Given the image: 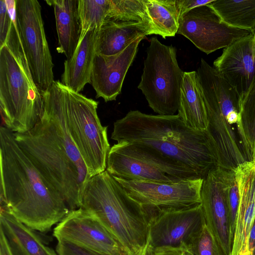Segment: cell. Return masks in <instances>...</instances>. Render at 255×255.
<instances>
[{
	"mask_svg": "<svg viewBox=\"0 0 255 255\" xmlns=\"http://www.w3.org/2000/svg\"><path fill=\"white\" fill-rule=\"evenodd\" d=\"M16 19L33 81L41 93L54 81V64L45 33L41 7L37 0H16Z\"/></svg>",
	"mask_w": 255,
	"mask_h": 255,
	"instance_id": "cell-10",
	"label": "cell"
},
{
	"mask_svg": "<svg viewBox=\"0 0 255 255\" xmlns=\"http://www.w3.org/2000/svg\"><path fill=\"white\" fill-rule=\"evenodd\" d=\"M152 255H182L183 251L178 249H162L151 251L148 249Z\"/></svg>",
	"mask_w": 255,
	"mask_h": 255,
	"instance_id": "cell-33",
	"label": "cell"
},
{
	"mask_svg": "<svg viewBox=\"0 0 255 255\" xmlns=\"http://www.w3.org/2000/svg\"><path fill=\"white\" fill-rule=\"evenodd\" d=\"M143 38H138L115 55L96 53L90 84L96 93V98L101 97L106 102L116 100L121 93L124 79Z\"/></svg>",
	"mask_w": 255,
	"mask_h": 255,
	"instance_id": "cell-17",
	"label": "cell"
},
{
	"mask_svg": "<svg viewBox=\"0 0 255 255\" xmlns=\"http://www.w3.org/2000/svg\"><path fill=\"white\" fill-rule=\"evenodd\" d=\"M0 255H12L4 235L1 230H0Z\"/></svg>",
	"mask_w": 255,
	"mask_h": 255,
	"instance_id": "cell-32",
	"label": "cell"
},
{
	"mask_svg": "<svg viewBox=\"0 0 255 255\" xmlns=\"http://www.w3.org/2000/svg\"><path fill=\"white\" fill-rule=\"evenodd\" d=\"M80 207L93 215L128 255H137L146 247L149 212L130 198L106 170L88 181Z\"/></svg>",
	"mask_w": 255,
	"mask_h": 255,
	"instance_id": "cell-4",
	"label": "cell"
},
{
	"mask_svg": "<svg viewBox=\"0 0 255 255\" xmlns=\"http://www.w3.org/2000/svg\"><path fill=\"white\" fill-rule=\"evenodd\" d=\"M63 240L103 255H128L116 238L91 214L79 208L70 210L53 230Z\"/></svg>",
	"mask_w": 255,
	"mask_h": 255,
	"instance_id": "cell-14",
	"label": "cell"
},
{
	"mask_svg": "<svg viewBox=\"0 0 255 255\" xmlns=\"http://www.w3.org/2000/svg\"><path fill=\"white\" fill-rule=\"evenodd\" d=\"M253 255H255V249L253 252Z\"/></svg>",
	"mask_w": 255,
	"mask_h": 255,
	"instance_id": "cell-38",
	"label": "cell"
},
{
	"mask_svg": "<svg viewBox=\"0 0 255 255\" xmlns=\"http://www.w3.org/2000/svg\"><path fill=\"white\" fill-rule=\"evenodd\" d=\"M178 115L188 127L206 130L208 121L196 71L184 72Z\"/></svg>",
	"mask_w": 255,
	"mask_h": 255,
	"instance_id": "cell-22",
	"label": "cell"
},
{
	"mask_svg": "<svg viewBox=\"0 0 255 255\" xmlns=\"http://www.w3.org/2000/svg\"><path fill=\"white\" fill-rule=\"evenodd\" d=\"M111 7V0H78V13L81 26L80 41L88 30L99 29Z\"/></svg>",
	"mask_w": 255,
	"mask_h": 255,
	"instance_id": "cell-25",
	"label": "cell"
},
{
	"mask_svg": "<svg viewBox=\"0 0 255 255\" xmlns=\"http://www.w3.org/2000/svg\"><path fill=\"white\" fill-rule=\"evenodd\" d=\"M49 89L54 95L64 116L69 132L91 177L106 169L110 149L107 126L97 114L99 102L70 90L59 81Z\"/></svg>",
	"mask_w": 255,
	"mask_h": 255,
	"instance_id": "cell-6",
	"label": "cell"
},
{
	"mask_svg": "<svg viewBox=\"0 0 255 255\" xmlns=\"http://www.w3.org/2000/svg\"><path fill=\"white\" fill-rule=\"evenodd\" d=\"M244 255H253L252 253H250L249 252H247L246 254H245Z\"/></svg>",
	"mask_w": 255,
	"mask_h": 255,
	"instance_id": "cell-37",
	"label": "cell"
},
{
	"mask_svg": "<svg viewBox=\"0 0 255 255\" xmlns=\"http://www.w3.org/2000/svg\"><path fill=\"white\" fill-rule=\"evenodd\" d=\"M12 24V17L5 0H0V47L5 43Z\"/></svg>",
	"mask_w": 255,
	"mask_h": 255,
	"instance_id": "cell-30",
	"label": "cell"
},
{
	"mask_svg": "<svg viewBox=\"0 0 255 255\" xmlns=\"http://www.w3.org/2000/svg\"><path fill=\"white\" fill-rule=\"evenodd\" d=\"M213 0H179L180 18L190 10L201 5H206Z\"/></svg>",
	"mask_w": 255,
	"mask_h": 255,
	"instance_id": "cell-31",
	"label": "cell"
},
{
	"mask_svg": "<svg viewBox=\"0 0 255 255\" xmlns=\"http://www.w3.org/2000/svg\"><path fill=\"white\" fill-rule=\"evenodd\" d=\"M177 33L186 37L207 54L252 34L225 23L208 4L196 7L183 15L179 20Z\"/></svg>",
	"mask_w": 255,
	"mask_h": 255,
	"instance_id": "cell-13",
	"label": "cell"
},
{
	"mask_svg": "<svg viewBox=\"0 0 255 255\" xmlns=\"http://www.w3.org/2000/svg\"><path fill=\"white\" fill-rule=\"evenodd\" d=\"M176 48L150 39L137 86L149 106L161 115H173L178 111L184 72L179 67Z\"/></svg>",
	"mask_w": 255,
	"mask_h": 255,
	"instance_id": "cell-7",
	"label": "cell"
},
{
	"mask_svg": "<svg viewBox=\"0 0 255 255\" xmlns=\"http://www.w3.org/2000/svg\"><path fill=\"white\" fill-rule=\"evenodd\" d=\"M227 193L230 208L232 232L234 235L240 199L238 187L234 170H228L227 171Z\"/></svg>",
	"mask_w": 255,
	"mask_h": 255,
	"instance_id": "cell-28",
	"label": "cell"
},
{
	"mask_svg": "<svg viewBox=\"0 0 255 255\" xmlns=\"http://www.w3.org/2000/svg\"><path fill=\"white\" fill-rule=\"evenodd\" d=\"M114 178L130 198L149 213L184 208L201 203L203 179L165 183Z\"/></svg>",
	"mask_w": 255,
	"mask_h": 255,
	"instance_id": "cell-12",
	"label": "cell"
},
{
	"mask_svg": "<svg viewBox=\"0 0 255 255\" xmlns=\"http://www.w3.org/2000/svg\"><path fill=\"white\" fill-rule=\"evenodd\" d=\"M106 170L114 177L128 181L170 183L203 179L183 165L127 142L110 148Z\"/></svg>",
	"mask_w": 255,
	"mask_h": 255,
	"instance_id": "cell-8",
	"label": "cell"
},
{
	"mask_svg": "<svg viewBox=\"0 0 255 255\" xmlns=\"http://www.w3.org/2000/svg\"><path fill=\"white\" fill-rule=\"evenodd\" d=\"M186 250L193 255H226L206 225Z\"/></svg>",
	"mask_w": 255,
	"mask_h": 255,
	"instance_id": "cell-27",
	"label": "cell"
},
{
	"mask_svg": "<svg viewBox=\"0 0 255 255\" xmlns=\"http://www.w3.org/2000/svg\"><path fill=\"white\" fill-rule=\"evenodd\" d=\"M57 241L56 252L58 255H103L68 241Z\"/></svg>",
	"mask_w": 255,
	"mask_h": 255,
	"instance_id": "cell-29",
	"label": "cell"
},
{
	"mask_svg": "<svg viewBox=\"0 0 255 255\" xmlns=\"http://www.w3.org/2000/svg\"><path fill=\"white\" fill-rule=\"evenodd\" d=\"M148 251H149V255H152L150 254V252H149V250H148Z\"/></svg>",
	"mask_w": 255,
	"mask_h": 255,
	"instance_id": "cell-39",
	"label": "cell"
},
{
	"mask_svg": "<svg viewBox=\"0 0 255 255\" xmlns=\"http://www.w3.org/2000/svg\"><path fill=\"white\" fill-rule=\"evenodd\" d=\"M0 207L33 230L48 231L70 212L5 126L0 129Z\"/></svg>",
	"mask_w": 255,
	"mask_h": 255,
	"instance_id": "cell-2",
	"label": "cell"
},
{
	"mask_svg": "<svg viewBox=\"0 0 255 255\" xmlns=\"http://www.w3.org/2000/svg\"><path fill=\"white\" fill-rule=\"evenodd\" d=\"M44 113L29 131L14 133L15 140L37 170L61 196L70 210L80 208L91 178L67 128L52 92L42 94Z\"/></svg>",
	"mask_w": 255,
	"mask_h": 255,
	"instance_id": "cell-1",
	"label": "cell"
},
{
	"mask_svg": "<svg viewBox=\"0 0 255 255\" xmlns=\"http://www.w3.org/2000/svg\"><path fill=\"white\" fill-rule=\"evenodd\" d=\"M234 170L240 199L231 255H244L255 217V162L246 161Z\"/></svg>",
	"mask_w": 255,
	"mask_h": 255,
	"instance_id": "cell-18",
	"label": "cell"
},
{
	"mask_svg": "<svg viewBox=\"0 0 255 255\" xmlns=\"http://www.w3.org/2000/svg\"><path fill=\"white\" fill-rule=\"evenodd\" d=\"M155 34L144 0H111V7L98 30L96 53L118 54L140 37Z\"/></svg>",
	"mask_w": 255,
	"mask_h": 255,
	"instance_id": "cell-9",
	"label": "cell"
},
{
	"mask_svg": "<svg viewBox=\"0 0 255 255\" xmlns=\"http://www.w3.org/2000/svg\"><path fill=\"white\" fill-rule=\"evenodd\" d=\"M156 34L163 38L173 37L179 28V0H144Z\"/></svg>",
	"mask_w": 255,
	"mask_h": 255,
	"instance_id": "cell-24",
	"label": "cell"
},
{
	"mask_svg": "<svg viewBox=\"0 0 255 255\" xmlns=\"http://www.w3.org/2000/svg\"><path fill=\"white\" fill-rule=\"evenodd\" d=\"M255 249V217L254 218L251 229L250 232L248 244V252L252 253Z\"/></svg>",
	"mask_w": 255,
	"mask_h": 255,
	"instance_id": "cell-34",
	"label": "cell"
},
{
	"mask_svg": "<svg viewBox=\"0 0 255 255\" xmlns=\"http://www.w3.org/2000/svg\"><path fill=\"white\" fill-rule=\"evenodd\" d=\"M111 138L127 142L183 165L204 179L220 167L208 131L187 126L179 115H153L130 111L114 123Z\"/></svg>",
	"mask_w": 255,
	"mask_h": 255,
	"instance_id": "cell-3",
	"label": "cell"
},
{
	"mask_svg": "<svg viewBox=\"0 0 255 255\" xmlns=\"http://www.w3.org/2000/svg\"><path fill=\"white\" fill-rule=\"evenodd\" d=\"M182 255H193L191 252L188 250L183 251Z\"/></svg>",
	"mask_w": 255,
	"mask_h": 255,
	"instance_id": "cell-36",
	"label": "cell"
},
{
	"mask_svg": "<svg viewBox=\"0 0 255 255\" xmlns=\"http://www.w3.org/2000/svg\"><path fill=\"white\" fill-rule=\"evenodd\" d=\"M227 169L220 167L203 179L201 204L206 225L226 255H231L234 235L227 193Z\"/></svg>",
	"mask_w": 255,
	"mask_h": 255,
	"instance_id": "cell-15",
	"label": "cell"
},
{
	"mask_svg": "<svg viewBox=\"0 0 255 255\" xmlns=\"http://www.w3.org/2000/svg\"><path fill=\"white\" fill-rule=\"evenodd\" d=\"M97 29L88 30L79 44L71 57L65 61L61 82L71 90L82 91L91 83V75L96 53Z\"/></svg>",
	"mask_w": 255,
	"mask_h": 255,
	"instance_id": "cell-19",
	"label": "cell"
},
{
	"mask_svg": "<svg viewBox=\"0 0 255 255\" xmlns=\"http://www.w3.org/2000/svg\"><path fill=\"white\" fill-rule=\"evenodd\" d=\"M206 222L201 203L184 208L155 211L150 215L149 250L187 249Z\"/></svg>",
	"mask_w": 255,
	"mask_h": 255,
	"instance_id": "cell-11",
	"label": "cell"
},
{
	"mask_svg": "<svg viewBox=\"0 0 255 255\" xmlns=\"http://www.w3.org/2000/svg\"><path fill=\"white\" fill-rule=\"evenodd\" d=\"M0 47V106L5 127L14 133L31 129L44 113L42 95L32 78L19 33L15 11Z\"/></svg>",
	"mask_w": 255,
	"mask_h": 255,
	"instance_id": "cell-5",
	"label": "cell"
},
{
	"mask_svg": "<svg viewBox=\"0 0 255 255\" xmlns=\"http://www.w3.org/2000/svg\"><path fill=\"white\" fill-rule=\"evenodd\" d=\"M241 124L251 161L255 162V77L241 100Z\"/></svg>",
	"mask_w": 255,
	"mask_h": 255,
	"instance_id": "cell-26",
	"label": "cell"
},
{
	"mask_svg": "<svg viewBox=\"0 0 255 255\" xmlns=\"http://www.w3.org/2000/svg\"><path fill=\"white\" fill-rule=\"evenodd\" d=\"M54 8L58 38V53L70 59L80 41L81 26L78 13V0H47Z\"/></svg>",
	"mask_w": 255,
	"mask_h": 255,
	"instance_id": "cell-21",
	"label": "cell"
},
{
	"mask_svg": "<svg viewBox=\"0 0 255 255\" xmlns=\"http://www.w3.org/2000/svg\"><path fill=\"white\" fill-rule=\"evenodd\" d=\"M0 230L3 233L12 255H57L45 246L31 228L0 207Z\"/></svg>",
	"mask_w": 255,
	"mask_h": 255,
	"instance_id": "cell-20",
	"label": "cell"
},
{
	"mask_svg": "<svg viewBox=\"0 0 255 255\" xmlns=\"http://www.w3.org/2000/svg\"><path fill=\"white\" fill-rule=\"evenodd\" d=\"M137 255H149L148 246L147 245L146 247L141 251Z\"/></svg>",
	"mask_w": 255,
	"mask_h": 255,
	"instance_id": "cell-35",
	"label": "cell"
},
{
	"mask_svg": "<svg viewBox=\"0 0 255 255\" xmlns=\"http://www.w3.org/2000/svg\"><path fill=\"white\" fill-rule=\"evenodd\" d=\"M208 4L226 24L255 33V0H213Z\"/></svg>",
	"mask_w": 255,
	"mask_h": 255,
	"instance_id": "cell-23",
	"label": "cell"
},
{
	"mask_svg": "<svg viewBox=\"0 0 255 255\" xmlns=\"http://www.w3.org/2000/svg\"><path fill=\"white\" fill-rule=\"evenodd\" d=\"M213 65L242 100L255 77V36L251 34L224 48Z\"/></svg>",
	"mask_w": 255,
	"mask_h": 255,
	"instance_id": "cell-16",
	"label": "cell"
}]
</instances>
